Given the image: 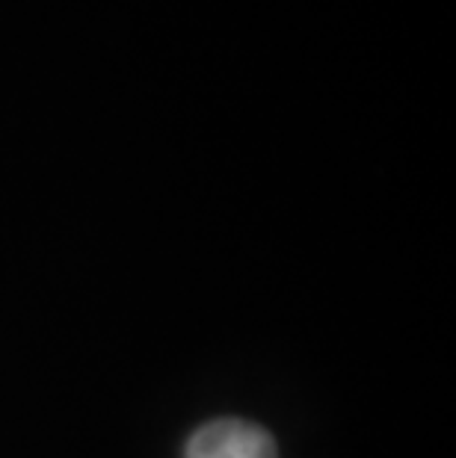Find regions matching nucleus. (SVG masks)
<instances>
[{
	"label": "nucleus",
	"instance_id": "f257e3e1",
	"mask_svg": "<svg viewBox=\"0 0 456 458\" xmlns=\"http://www.w3.org/2000/svg\"><path fill=\"white\" fill-rule=\"evenodd\" d=\"M184 458H279L270 432L246 420H213L190 437Z\"/></svg>",
	"mask_w": 456,
	"mask_h": 458
}]
</instances>
